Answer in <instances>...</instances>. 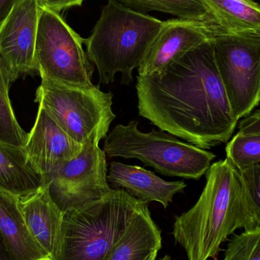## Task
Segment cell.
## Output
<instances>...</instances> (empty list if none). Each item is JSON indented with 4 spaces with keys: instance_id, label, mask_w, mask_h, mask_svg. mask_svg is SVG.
<instances>
[{
    "instance_id": "cell-1",
    "label": "cell",
    "mask_w": 260,
    "mask_h": 260,
    "mask_svg": "<svg viewBox=\"0 0 260 260\" xmlns=\"http://www.w3.org/2000/svg\"><path fill=\"white\" fill-rule=\"evenodd\" d=\"M138 110L159 129L199 148L227 142L235 117L207 41L150 76H138Z\"/></svg>"
},
{
    "instance_id": "cell-2",
    "label": "cell",
    "mask_w": 260,
    "mask_h": 260,
    "mask_svg": "<svg viewBox=\"0 0 260 260\" xmlns=\"http://www.w3.org/2000/svg\"><path fill=\"white\" fill-rule=\"evenodd\" d=\"M256 227L241 173L226 158L211 165L198 201L175 218L173 236L188 260L216 259L221 245L238 229Z\"/></svg>"
},
{
    "instance_id": "cell-3",
    "label": "cell",
    "mask_w": 260,
    "mask_h": 260,
    "mask_svg": "<svg viewBox=\"0 0 260 260\" xmlns=\"http://www.w3.org/2000/svg\"><path fill=\"white\" fill-rule=\"evenodd\" d=\"M163 23L109 0L91 36L84 39L88 59L99 70V82H114L120 73L121 83L131 84L133 70L142 63Z\"/></svg>"
},
{
    "instance_id": "cell-4",
    "label": "cell",
    "mask_w": 260,
    "mask_h": 260,
    "mask_svg": "<svg viewBox=\"0 0 260 260\" xmlns=\"http://www.w3.org/2000/svg\"><path fill=\"white\" fill-rule=\"evenodd\" d=\"M123 189L64 212L51 260H108L138 209L145 204Z\"/></svg>"
},
{
    "instance_id": "cell-5",
    "label": "cell",
    "mask_w": 260,
    "mask_h": 260,
    "mask_svg": "<svg viewBox=\"0 0 260 260\" xmlns=\"http://www.w3.org/2000/svg\"><path fill=\"white\" fill-rule=\"evenodd\" d=\"M136 120L119 124L106 136L104 151L110 157L136 158L168 177L199 180L215 158L213 153L182 142L168 132L142 133Z\"/></svg>"
},
{
    "instance_id": "cell-6",
    "label": "cell",
    "mask_w": 260,
    "mask_h": 260,
    "mask_svg": "<svg viewBox=\"0 0 260 260\" xmlns=\"http://www.w3.org/2000/svg\"><path fill=\"white\" fill-rule=\"evenodd\" d=\"M84 39L58 12L39 8L35 62L41 79L90 88L94 67L83 49Z\"/></svg>"
},
{
    "instance_id": "cell-7",
    "label": "cell",
    "mask_w": 260,
    "mask_h": 260,
    "mask_svg": "<svg viewBox=\"0 0 260 260\" xmlns=\"http://www.w3.org/2000/svg\"><path fill=\"white\" fill-rule=\"evenodd\" d=\"M113 95L99 86L84 88L41 79L35 102L43 107L62 129L84 145L101 127H110L116 115Z\"/></svg>"
},
{
    "instance_id": "cell-8",
    "label": "cell",
    "mask_w": 260,
    "mask_h": 260,
    "mask_svg": "<svg viewBox=\"0 0 260 260\" xmlns=\"http://www.w3.org/2000/svg\"><path fill=\"white\" fill-rule=\"evenodd\" d=\"M211 42L234 114L244 118L260 102V35H223Z\"/></svg>"
},
{
    "instance_id": "cell-9",
    "label": "cell",
    "mask_w": 260,
    "mask_h": 260,
    "mask_svg": "<svg viewBox=\"0 0 260 260\" xmlns=\"http://www.w3.org/2000/svg\"><path fill=\"white\" fill-rule=\"evenodd\" d=\"M108 129L96 130L76 157L48 176L50 196L62 212L100 200L111 190L107 179L106 153L99 147Z\"/></svg>"
},
{
    "instance_id": "cell-10",
    "label": "cell",
    "mask_w": 260,
    "mask_h": 260,
    "mask_svg": "<svg viewBox=\"0 0 260 260\" xmlns=\"http://www.w3.org/2000/svg\"><path fill=\"white\" fill-rule=\"evenodd\" d=\"M38 0H19L0 27V64L12 82L37 72L35 62Z\"/></svg>"
},
{
    "instance_id": "cell-11",
    "label": "cell",
    "mask_w": 260,
    "mask_h": 260,
    "mask_svg": "<svg viewBox=\"0 0 260 260\" xmlns=\"http://www.w3.org/2000/svg\"><path fill=\"white\" fill-rule=\"evenodd\" d=\"M226 35L220 27L192 20L174 18L164 21L160 31L139 67V76H150L195 47Z\"/></svg>"
},
{
    "instance_id": "cell-12",
    "label": "cell",
    "mask_w": 260,
    "mask_h": 260,
    "mask_svg": "<svg viewBox=\"0 0 260 260\" xmlns=\"http://www.w3.org/2000/svg\"><path fill=\"white\" fill-rule=\"evenodd\" d=\"M83 145L70 137L43 107L38 108L33 128L27 133L24 151L37 169L46 177L72 160Z\"/></svg>"
},
{
    "instance_id": "cell-13",
    "label": "cell",
    "mask_w": 260,
    "mask_h": 260,
    "mask_svg": "<svg viewBox=\"0 0 260 260\" xmlns=\"http://www.w3.org/2000/svg\"><path fill=\"white\" fill-rule=\"evenodd\" d=\"M107 179L114 189H124L147 203L157 202L165 209L172 203L176 194L183 192L186 187L182 180L166 181L152 171L118 161L111 162Z\"/></svg>"
},
{
    "instance_id": "cell-14",
    "label": "cell",
    "mask_w": 260,
    "mask_h": 260,
    "mask_svg": "<svg viewBox=\"0 0 260 260\" xmlns=\"http://www.w3.org/2000/svg\"><path fill=\"white\" fill-rule=\"evenodd\" d=\"M19 206L30 233L51 258L59 241L64 212L52 199L49 183L19 198Z\"/></svg>"
},
{
    "instance_id": "cell-15",
    "label": "cell",
    "mask_w": 260,
    "mask_h": 260,
    "mask_svg": "<svg viewBox=\"0 0 260 260\" xmlns=\"http://www.w3.org/2000/svg\"><path fill=\"white\" fill-rule=\"evenodd\" d=\"M0 239L12 260H51L27 228L19 198L1 190Z\"/></svg>"
},
{
    "instance_id": "cell-16",
    "label": "cell",
    "mask_w": 260,
    "mask_h": 260,
    "mask_svg": "<svg viewBox=\"0 0 260 260\" xmlns=\"http://www.w3.org/2000/svg\"><path fill=\"white\" fill-rule=\"evenodd\" d=\"M48 183L23 147L0 141V190L21 198Z\"/></svg>"
},
{
    "instance_id": "cell-17",
    "label": "cell",
    "mask_w": 260,
    "mask_h": 260,
    "mask_svg": "<svg viewBox=\"0 0 260 260\" xmlns=\"http://www.w3.org/2000/svg\"><path fill=\"white\" fill-rule=\"evenodd\" d=\"M161 233L151 218L148 203L141 206L108 260H145L161 249Z\"/></svg>"
},
{
    "instance_id": "cell-18",
    "label": "cell",
    "mask_w": 260,
    "mask_h": 260,
    "mask_svg": "<svg viewBox=\"0 0 260 260\" xmlns=\"http://www.w3.org/2000/svg\"><path fill=\"white\" fill-rule=\"evenodd\" d=\"M226 35H260V3L255 0H202Z\"/></svg>"
},
{
    "instance_id": "cell-19",
    "label": "cell",
    "mask_w": 260,
    "mask_h": 260,
    "mask_svg": "<svg viewBox=\"0 0 260 260\" xmlns=\"http://www.w3.org/2000/svg\"><path fill=\"white\" fill-rule=\"evenodd\" d=\"M126 7L145 14L151 11L165 12L181 19L200 21L217 26L209 11L202 0H117Z\"/></svg>"
},
{
    "instance_id": "cell-20",
    "label": "cell",
    "mask_w": 260,
    "mask_h": 260,
    "mask_svg": "<svg viewBox=\"0 0 260 260\" xmlns=\"http://www.w3.org/2000/svg\"><path fill=\"white\" fill-rule=\"evenodd\" d=\"M12 83L9 74L0 64V141L24 147L27 133L20 126L9 99Z\"/></svg>"
},
{
    "instance_id": "cell-21",
    "label": "cell",
    "mask_w": 260,
    "mask_h": 260,
    "mask_svg": "<svg viewBox=\"0 0 260 260\" xmlns=\"http://www.w3.org/2000/svg\"><path fill=\"white\" fill-rule=\"evenodd\" d=\"M227 158L237 169L260 165V134L238 133L226 147Z\"/></svg>"
},
{
    "instance_id": "cell-22",
    "label": "cell",
    "mask_w": 260,
    "mask_h": 260,
    "mask_svg": "<svg viewBox=\"0 0 260 260\" xmlns=\"http://www.w3.org/2000/svg\"><path fill=\"white\" fill-rule=\"evenodd\" d=\"M222 260H260V227L245 229L229 241Z\"/></svg>"
},
{
    "instance_id": "cell-23",
    "label": "cell",
    "mask_w": 260,
    "mask_h": 260,
    "mask_svg": "<svg viewBox=\"0 0 260 260\" xmlns=\"http://www.w3.org/2000/svg\"><path fill=\"white\" fill-rule=\"evenodd\" d=\"M239 171L249 212L255 226L260 227V165H253Z\"/></svg>"
},
{
    "instance_id": "cell-24",
    "label": "cell",
    "mask_w": 260,
    "mask_h": 260,
    "mask_svg": "<svg viewBox=\"0 0 260 260\" xmlns=\"http://www.w3.org/2000/svg\"><path fill=\"white\" fill-rule=\"evenodd\" d=\"M238 129V133L241 134H260V110L244 117L240 123Z\"/></svg>"
},
{
    "instance_id": "cell-25",
    "label": "cell",
    "mask_w": 260,
    "mask_h": 260,
    "mask_svg": "<svg viewBox=\"0 0 260 260\" xmlns=\"http://www.w3.org/2000/svg\"><path fill=\"white\" fill-rule=\"evenodd\" d=\"M38 4L41 7L51 9L59 13L62 10L81 6L85 0H38Z\"/></svg>"
},
{
    "instance_id": "cell-26",
    "label": "cell",
    "mask_w": 260,
    "mask_h": 260,
    "mask_svg": "<svg viewBox=\"0 0 260 260\" xmlns=\"http://www.w3.org/2000/svg\"><path fill=\"white\" fill-rule=\"evenodd\" d=\"M19 0H0V27Z\"/></svg>"
},
{
    "instance_id": "cell-27",
    "label": "cell",
    "mask_w": 260,
    "mask_h": 260,
    "mask_svg": "<svg viewBox=\"0 0 260 260\" xmlns=\"http://www.w3.org/2000/svg\"><path fill=\"white\" fill-rule=\"evenodd\" d=\"M0 260H12L0 239Z\"/></svg>"
},
{
    "instance_id": "cell-28",
    "label": "cell",
    "mask_w": 260,
    "mask_h": 260,
    "mask_svg": "<svg viewBox=\"0 0 260 260\" xmlns=\"http://www.w3.org/2000/svg\"><path fill=\"white\" fill-rule=\"evenodd\" d=\"M157 253H153V254L150 255L145 260H155L157 257Z\"/></svg>"
},
{
    "instance_id": "cell-29",
    "label": "cell",
    "mask_w": 260,
    "mask_h": 260,
    "mask_svg": "<svg viewBox=\"0 0 260 260\" xmlns=\"http://www.w3.org/2000/svg\"><path fill=\"white\" fill-rule=\"evenodd\" d=\"M159 260H172L171 259V256H169V255H165V256H163V257L161 258V259H160Z\"/></svg>"
}]
</instances>
